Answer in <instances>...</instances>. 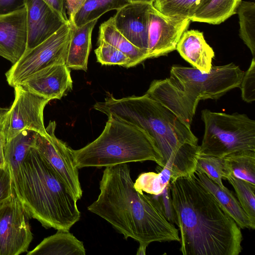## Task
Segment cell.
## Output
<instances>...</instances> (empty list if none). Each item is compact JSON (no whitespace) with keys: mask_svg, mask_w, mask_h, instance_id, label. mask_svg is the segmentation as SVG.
Wrapping results in <instances>:
<instances>
[{"mask_svg":"<svg viewBox=\"0 0 255 255\" xmlns=\"http://www.w3.org/2000/svg\"><path fill=\"white\" fill-rule=\"evenodd\" d=\"M93 108L145 131L162 157V168L171 171L170 180L194 174L200 154L198 138L190 127L146 94L121 99L109 94Z\"/></svg>","mask_w":255,"mask_h":255,"instance_id":"cell-3","label":"cell"},{"mask_svg":"<svg viewBox=\"0 0 255 255\" xmlns=\"http://www.w3.org/2000/svg\"><path fill=\"white\" fill-rule=\"evenodd\" d=\"M209 0H153L152 5L162 14L170 16L188 18Z\"/></svg>","mask_w":255,"mask_h":255,"instance_id":"cell-27","label":"cell"},{"mask_svg":"<svg viewBox=\"0 0 255 255\" xmlns=\"http://www.w3.org/2000/svg\"><path fill=\"white\" fill-rule=\"evenodd\" d=\"M37 133L34 130L25 129L5 143V166L9 167L12 178L16 173L30 148L34 147Z\"/></svg>","mask_w":255,"mask_h":255,"instance_id":"cell-21","label":"cell"},{"mask_svg":"<svg viewBox=\"0 0 255 255\" xmlns=\"http://www.w3.org/2000/svg\"><path fill=\"white\" fill-rule=\"evenodd\" d=\"M189 18L165 15L151 4L149 11L147 51L149 58L168 54L176 49L183 33L188 29Z\"/></svg>","mask_w":255,"mask_h":255,"instance_id":"cell-12","label":"cell"},{"mask_svg":"<svg viewBox=\"0 0 255 255\" xmlns=\"http://www.w3.org/2000/svg\"><path fill=\"white\" fill-rule=\"evenodd\" d=\"M97 21L93 20L81 27H76L70 22L71 33L66 61L69 69L87 71L92 33Z\"/></svg>","mask_w":255,"mask_h":255,"instance_id":"cell-19","label":"cell"},{"mask_svg":"<svg viewBox=\"0 0 255 255\" xmlns=\"http://www.w3.org/2000/svg\"><path fill=\"white\" fill-rule=\"evenodd\" d=\"M56 123L50 122L46 128L47 134L37 133L34 147L55 170L77 200L83 191L78 168L74 160L73 149L55 135Z\"/></svg>","mask_w":255,"mask_h":255,"instance_id":"cell-11","label":"cell"},{"mask_svg":"<svg viewBox=\"0 0 255 255\" xmlns=\"http://www.w3.org/2000/svg\"><path fill=\"white\" fill-rule=\"evenodd\" d=\"M12 179L15 194L28 216L44 227L69 231L80 220L77 199L34 147Z\"/></svg>","mask_w":255,"mask_h":255,"instance_id":"cell-4","label":"cell"},{"mask_svg":"<svg viewBox=\"0 0 255 255\" xmlns=\"http://www.w3.org/2000/svg\"><path fill=\"white\" fill-rule=\"evenodd\" d=\"M195 171L204 173L221 188L226 187L222 179L228 175V172L223 157L200 154Z\"/></svg>","mask_w":255,"mask_h":255,"instance_id":"cell-30","label":"cell"},{"mask_svg":"<svg viewBox=\"0 0 255 255\" xmlns=\"http://www.w3.org/2000/svg\"><path fill=\"white\" fill-rule=\"evenodd\" d=\"M223 158L228 175L255 185V151H238Z\"/></svg>","mask_w":255,"mask_h":255,"instance_id":"cell-25","label":"cell"},{"mask_svg":"<svg viewBox=\"0 0 255 255\" xmlns=\"http://www.w3.org/2000/svg\"><path fill=\"white\" fill-rule=\"evenodd\" d=\"M24 4L26 8V50L40 44L66 23L43 0H24Z\"/></svg>","mask_w":255,"mask_h":255,"instance_id":"cell-13","label":"cell"},{"mask_svg":"<svg viewBox=\"0 0 255 255\" xmlns=\"http://www.w3.org/2000/svg\"><path fill=\"white\" fill-rule=\"evenodd\" d=\"M237 13L239 19V36L255 58V3L242 0Z\"/></svg>","mask_w":255,"mask_h":255,"instance_id":"cell-26","label":"cell"},{"mask_svg":"<svg viewBox=\"0 0 255 255\" xmlns=\"http://www.w3.org/2000/svg\"><path fill=\"white\" fill-rule=\"evenodd\" d=\"M147 247L139 245V248L137 251V255H145L146 254V250Z\"/></svg>","mask_w":255,"mask_h":255,"instance_id":"cell-39","label":"cell"},{"mask_svg":"<svg viewBox=\"0 0 255 255\" xmlns=\"http://www.w3.org/2000/svg\"><path fill=\"white\" fill-rule=\"evenodd\" d=\"M169 191L183 255L240 254L241 229L195 174L171 180Z\"/></svg>","mask_w":255,"mask_h":255,"instance_id":"cell-1","label":"cell"},{"mask_svg":"<svg viewBox=\"0 0 255 255\" xmlns=\"http://www.w3.org/2000/svg\"><path fill=\"white\" fill-rule=\"evenodd\" d=\"M98 43L95 53L97 61L102 65L132 67L131 60L121 51L102 39H98Z\"/></svg>","mask_w":255,"mask_h":255,"instance_id":"cell-31","label":"cell"},{"mask_svg":"<svg viewBox=\"0 0 255 255\" xmlns=\"http://www.w3.org/2000/svg\"><path fill=\"white\" fill-rule=\"evenodd\" d=\"M99 38L112 45L132 61V67L149 58L148 53L128 41L116 27L113 17L102 23L99 28Z\"/></svg>","mask_w":255,"mask_h":255,"instance_id":"cell-22","label":"cell"},{"mask_svg":"<svg viewBox=\"0 0 255 255\" xmlns=\"http://www.w3.org/2000/svg\"><path fill=\"white\" fill-rule=\"evenodd\" d=\"M108 117L103 132L95 140L82 148L73 150L78 169L147 160L162 167V157L145 131L111 116Z\"/></svg>","mask_w":255,"mask_h":255,"instance_id":"cell-6","label":"cell"},{"mask_svg":"<svg viewBox=\"0 0 255 255\" xmlns=\"http://www.w3.org/2000/svg\"><path fill=\"white\" fill-rule=\"evenodd\" d=\"M205 131L200 153L223 158L234 152L255 151V121L245 114L202 111Z\"/></svg>","mask_w":255,"mask_h":255,"instance_id":"cell-7","label":"cell"},{"mask_svg":"<svg viewBox=\"0 0 255 255\" xmlns=\"http://www.w3.org/2000/svg\"><path fill=\"white\" fill-rule=\"evenodd\" d=\"M171 176L170 169L164 167L158 173L148 172L140 174L134 183V186L138 191L159 195L169 184Z\"/></svg>","mask_w":255,"mask_h":255,"instance_id":"cell-28","label":"cell"},{"mask_svg":"<svg viewBox=\"0 0 255 255\" xmlns=\"http://www.w3.org/2000/svg\"><path fill=\"white\" fill-rule=\"evenodd\" d=\"M224 179L233 186L241 206L251 222L255 224V185L237 178L231 174Z\"/></svg>","mask_w":255,"mask_h":255,"instance_id":"cell-29","label":"cell"},{"mask_svg":"<svg viewBox=\"0 0 255 255\" xmlns=\"http://www.w3.org/2000/svg\"><path fill=\"white\" fill-rule=\"evenodd\" d=\"M14 192L12 176L8 166L0 167V204L8 200Z\"/></svg>","mask_w":255,"mask_h":255,"instance_id":"cell-33","label":"cell"},{"mask_svg":"<svg viewBox=\"0 0 255 255\" xmlns=\"http://www.w3.org/2000/svg\"><path fill=\"white\" fill-rule=\"evenodd\" d=\"M242 0H209L195 12L192 21L219 24L237 13Z\"/></svg>","mask_w":255,"mask_h":255,"instance_id":"cell-23","label":"cell"},{"mask_svg":"<svg viewBox=\"0 0 255 255\" xmlns=\"http://www.w3.org/2000/svg\"><path fill=\"white\" fill-rule=\"evenodd\" d=\"M71 33V26L69 21L43 42L26 50L6 72L8 84L14 87L44 68L55 64H66Z\"/></svg>","mask_w":255,"mask_h":255,"instance_id":"cell-8","label":"cell"},{"mask_svg":"<svg viewBox=\"0 0 255 255\" xmlns=\"http://www.w3.org/2000/svg\"><path fill=\"white\" fill-rule=\"evenodd\" d=\"M26 47L25 6L0 15V56L13 64L25 52Z\"/></svg>","mask_w":255,"mask_h":255,"instance_id":"cell-16","label":"cell"},{"mask_svg":"<svg viewBox=\"0 0 255 255\" xmlns=\"http://www.w3.org/2000/svg\"><path fill=\"white\" fill-rule=\"evenodd\" d=\"M157 196L167 219L170 223L175 224V214L170 194L169 183L162 193Z\"/></svg>","mask_w":255,"mask_h":255,"instance_id":"cell-34","label":"cell"},{"mask_svg":"<svg viewBox=\"0 0 255 255\" xmlns=\"http://www.w3.org/2000/svg\"><path fill=\"white\" fill-rule=\"evenodd\" d=\"M100 190L88 210L110 223L126 239L131 238L146 247L154 242H180L179 231L167 219L157 197L135 188L127 163L106 167Z\"/></svg>","mask_w":255,"mask_h":255,"instance_id":"cell-2","label":"cell"},{"mask_svg":"<svg viewBox=\"0 0 255 255\" xmlns=\"http://www.w3.org/2000/svg\"><path fill=\"white\" fill-rule=\"evenodd\" d=\"M240 87L243 100L248 103L255 100V58H253L251 64L245 72Z\"/></svg>","mask_w":255,"mask_h":255,"instance_id":"cell-32","label":"cell"},{"mask_svg":"<svg viewBox=\"0 0 255 255\" xmlns=\"http://www.w3.org/2000/svg\"><path fill=\"white\" fill-rule=\"evenodd\" d=\"M85 0H65L69 20H71Z\"/></svg>","mask_w":255,"mask_h":255,"instance_id":"cell-37","label":"cell"},{"mask_svg":"<svg viewBox=\"0 0 255 255\" xmlns=\"http://www.w3.org/2000/svg\"><path fill=\"white\" fill-rule=\"evenodd\" d=\"M130 0H85L69 22L76 27H81L98 20L105 13L118 10L130 2Z\"/></svg>","mask_w":255,"mask_h":255,"instance_id":"cell-24","label":"cell"},{"mask_svg":"<svg viewBox=\"0 0 255 255\" xmlns=\"http://www.w3.org/2000/svg\"><path fill=\"white\" fill-rule=\"evenodd\" d=\"M151 5L146 2H130L117 10L113 16L114 24L120 32L134 46L147 52Z\"/></svg>","mask_w":255,"mask_h":255,"instance_id":"cell-15","label":"cell"},{"mask_svg":"<svg viewBox=\"0 0 255 255\" xmlns=\"http://www.w3.org/2000/svg\"><path fill=\"white\" fill-rule=\"evenodd\" d=\"M194 174L241 229H255V224L251 222L232 191L227 187L221 188L204 173L195 171Z\"/></svg>","mask_w":255,"mask_h":255,"instance_id":"cell-18","label":"cell"},{"mask_svg":"<svg viewBox=\"0 0 255 255\" xmlns=\"http://www.w3.org/2000/svg\"><path fill=\"white\" fill-rule=\"evenodd\" d=\"M45 238L27 255H85L83 243L69 231L57 230Z\"/></svg>","mask_w":255,"mask_h":255,"instance_id":"cell-20","label":"cell"},{"mask_svg":"<svg viewBox=\"0 0 255 255\" xmlns=\"http://www.w3.org/2000/svg\"><path fill=\"white\" fill-rule=\"evenodd\" d=\"M153 0H130L131 2H143L152 4Z\"/></svg>","mask_w":255,"mask_h":255,"instance_id":"cell-40","label":"cell"},{"mask_svg":"<svg viewBox=\"0 0 255 255\" xmlns=\"http://www.w3.org/2000/svg\"><path fill=\"white\" fill-rule=\"evenodd\" d=\"M244 73L233 63L212 66L207 73L194 67L173 65L170 77L153 80L145 94L190 127L199 102L219 99L240 87Z\"/></svg>","mask_w":255,"mask_h":255,"instance_id":"cell-5","label":"cell"},{"mask_svg":"<svg viewBox=\"0 0 255 255\" xmlns=\"http://www.w3.org/2000/svg\"><path fill=\"white\" fill-rule=\"evenodd\" d=\"M29 218L14 191L0 204V255H19L27 251L33 238Z\"/></svg>","mask_w":255,"mask_h":255,"instance_id":"cell-10","label":"cell"},{"mask_svg":"<svg viewBox=\"0 0 255 255\" xmlns=\"http://www.w3.org/2000/svg\"><path fill=\"white\" fill-rule=\"evenodd\" d=\"M24 89L50 100L61 99L72 90L70 71L65 64L44 68L30 75L19 84Z\"/></svg>","mask_w":255,"mask_h":255,"instance_id":"cell-14","label":"cell"},{"mask_svg":"<svg viewBox=\"0 0 255 255\" xmlns=\"http://www.w3.org/2000/svg\"><path fill=\"white\" fill-rule=\"evenodd\" d=\"M4 144L0 136V167L5 166V163L4 156Z\"/></svg>","mask_w":255,"mask_h":255,"instance_id":"cell-38","label":"cell"},{"mask_svg":"<svg viewBox=\"0 0 255 255\" xmlns=\"http://www.w3.org/2000/svg\"><path fill=\"white\" fill-rule=\"evenodd\" d=\"M176 49L193 67L204 73L210 71L214 52L206 42L202 32L194 29L186 30L180 38Z\"/></svg>","mask_w":255,"mask_h":255,"instance_id":"cell-17","label":"cell"},{"mask_svg":"<svg viewBox=\"0 0 255 255\" xmlns=\"http://www.w3.org/2000/svg\"><path fill=\"white\" fill-rule=\"evenodd\" d=\"M24 6V0H0V15L12 12Z\"/></svg>","mask_w":255,"mask_h":255,"instance_id":"cell-35","label":"cell"},{"mask_svg":"<svg viewBox=\"0 0 255 255\" xmlns=\"http://www.w3.org/2000/svg\"><path fill=\"white\" fill-rule=\"evenodd\" d=\"M13 88L14 99L11 106L0 108V136L4 144L25 129L46 135L43 112L50 100L30 92L20 85Z\"/></svg>","mask_w":255,"mask_h":255,"instance_id":"cell-9","label":"cell"},{"mask_svg":"<svg viewBox=\"0 0 255 255\" xmlns=\"http://www.w3.org/2000/svg\"><path fill=\"white\" fill-rule=\"evenodd\" d=\"M46 2L52 9L65 22H69L68 17L66 13L65 0H43Z\"/></svg>","mask_w":255,"mask_h":255,"instance_id":"cell-36","label":"cell"}]
</instances>
